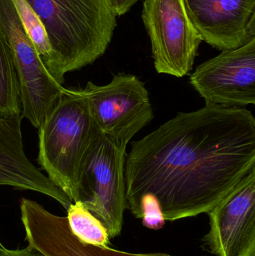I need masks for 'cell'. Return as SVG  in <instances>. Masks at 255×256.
Listing matches in <instances>:
<instances>
[{
    "label": "cell",
    "mask_w": 255,
    "mask_h": 256,
    "mask_svg": "<svg viewBox=\"0 0 255 256\" xmlns=\"http://www.w3.org/2000/svg\"><path fill=\"white\" fill-rule=\"evenodd\" d=\"M255 168V118L246 108L206 104L179 112L138 141L124 164L127 208L156 197L166 221L208 214Z\"/></svg>",
    "instance_id": "cell-1"
},
{
    "label": "cell",
    "mask_w": 255,
    "mask_h": 256,
    "mask_svg": "<svg viewBox=\"0 0 255 256\" xmlns=\"http://www.w3.org/2000/svg\"><path fill=\"white\" fill-rule=\"evenodd\" d=\"M46 28L53 51L55 80L104 55L117 26L109 0H25Z\"/></svg>",
    "instance_id": "cell-2"
},
{
    "label": "cell",
    "mask_w": 255,
    "mask_h": 256,
    "mask_svg": "<svg viewBox=\"0 0 255 256\" xmlns=\"http://www.w3.org/2000/svg\"><path fill=\"white\" fill-rule=\"evenodd\" d=\"M38 129L39 165L73 202L81 170L102 131L81 88H66Z\"/></svg>",
    "instance_id": "cell-3"
},
{
    "label": "cell",
    "mask_w": 255,
    "mask_h": 256,
    "mask_svg": "<svg viewBox=\"0 0 255 256\" xmlns=\"http://www.w3.org/2000/svg\"><path fill=\"white\" fill-rule=\"evenodd\" d=\"M126 149L127 146L101 132L79 176L77 202L103 224L110 238L121 234L127 209Z\"/></svg>",
    "instance_id": "cell-4"
},
{
    "label": "cell",
    "mask_w": 255,
    "mask_h": 256,
    "mask_svg": "<svg viewBox=\"0 0 255 256\" xmlns=\"http://www.w3.org/2000/svg\"><path fill=\"white\" fill-rule=\"evenodd\" d=\"M142 18L157 73L176 78L188 75L202 40L185 0H144Z\"/></svg>",
    "instance_id": "cell-5"
},
{
    "label": "cell",
    "mask_w": 255,
    "mask_h": 256,
    "mask_svg": "<svg viewBox=\"0 0 255 256\" xmlns=\"http://www.w3.org/2000/svg\"><path fill=\"white\" fill-rule=\"evenodd\" d=\"M102 132L127 146L154 118V110L145 84L130 74L114 75L107 85L88 82L81 88Z\"/></svg>",
    "instance_id": "cell-6"
},
{
    "label": "cell",
    "mask_w": 255,
    "mask_h": 256,
    "mask_svg": "<svg viewBox=\"0 0 255 256\" xmlns=\"http://www.w3.org/2000/svg\"><path fill=\"white\" fill-rule=\"evenodd\" d=\"M0 28L13 54L22 115L39 122L56 104L64 87L49 74L27 36L12 0H0Z\"/></svg>",
    "instance_id": "cell-7"
},
{
    "label": "cell",
    "mask_w": 255,
    "mask_h": 256,
    "mask_svg": "<svg viewBox=\"0 0 255 256\" xmlns=\"http://www.w3.org/2000/svg\"><path fill=\"white\" fill-rule=\"evenodd\" d=\"M190 84L206 104L245 108L255 104V38L196 68Z\"/></svg>",
    "instance_id": "cell-8"
},
{
    "label": "cell",
    "mask_w": 255,
    "mask_h": 256,
    "mask_svg": "<svg viewBox=\"0 0 255 256\" xmlns=\"http://www.w3.org/2000/svg\"><path fill=\"white\" fill-rule=\"evenodd\" d=\"M204 244L217 256H255V168L208 213Z\"/></svg>",
    "instance_id": "cell-9"
},
{
    "label": "cell",
    "mask_w": 255,
    "mask_h": 256,
    "mask_svg": "<svg viewBox=\"0 0 255 256\" xmlns=\"http://www.w3.org/2000/svg\"><path fill=\"white\" fill-rule=\"evenodd\" d=\"M190 19L206 42L220 50L255 38V0H185Z\"/></svg>",
    "instance_id": "cell-10"
},
{
    "label": "cell",
    "mask_w": 255,
    "mask_h": 256,
    "mask_svg": "<svg viewBox=\"0 0 255 256\" xmlns=\"http://www.w3.org/2000/svg\"><path fill=\"white\" fill-rule=\"evenodd\" d=\"M19 208L28 246L45 256H171L159 252L131 254L89 244L74 236L67 218L52 214L36 202L22 198Z\"/></svg>",
    "instance_id": "cell-11"
},
{
    "label": "cell",
    "mask_w": 255,
    "mask_h": 256,
    "mask_svg": "<svg viewBox=\"0 0 255 256\" xmlns=\"http://www.w3.org/2000/svg\"><path fill=\"white\" fill-rule=\"evenodd\" d=\"M22 118V116L0 117V186L40 192L68 208L73 203L70 197L43 174L25 154L21 130Z\"/></svg>",
    "instance_id": "cell-12"
},
{
    "label": "cell",
    "mask_w": 255,
    "mask_h": 256,
    "mask_svg": "<svg viewBox=\"0 0 255 256\" xmlns=\"http://www.w3.org/2000/svg\"><path fill=\"white\" fill-rule=\"evenodd\" d=\"M19 116H22V104L13 54L0 28V117Z\"/></svg>",
    "instance_id": "cell-13"
},
{
    "label": "cell",
    "mask_w": 255,
    "mask_h": 256,
    "mask_svg": "<svg viewBox=\"0 0 255 256\" xmlns=\"http://www.w3.org/2000/svg\"><path fill=\"white\" fill-rule=\"evenodd\" d=\"M12 2L22 26L35 48L43 66L55 80V58L44 26L25 0H12Z\"/></svg>",
    "instance_id": "cell-14"
},
{
    "label": "cell",
    "mask_w": 255,
    "mask_h": 256,
    "mask_svg": "<svg viewBox=\"0 0 255 256\" xmlns=\"http://www.w3.org/2000/svg\"><path fill=\"white\" fill-rule=\"evenodd\" d=\"M67 210L70 230L79 240L94 246H109L107 230L80 202L72 203Z\"/></svg>",
    "instance_id": "cell-15"
},
{
    "label": "cell",
    "mask_w": 255,
    "mask_h": 256,
    "mask_svg": "<svg viewBox=\"0 0 255 256\" xmlns=\"http://www.w3.org/2000/svg\"><path fill=\"white\" fill-rule=\"evenodd\" d=\"M139 219H142L144 226L150 230H160L166 224L160 203L151 194L144 195L139 200Z\"/></svg>",
    "instance_id": "cell-16"
},
{
    "label": "cell",
    "mask_w": 255,
    "mask_h": 256,
    "mask_svg": "<svg viewBox=\"0 0 255 256\" xmlns=\"http://www.w3.org/2000/svg\"><path fill=\"white\" fill-rule=\"evenodd\" d=\"M0 256H45L31 246L23 249L9 250L0 244Z\"/></svg>",
    "instance_id": "cell-17"
},
{
    "label": "cell",
    "mask_w": 255,
    "mask_h": 256,
    "mask_svg": "<svg viewBox=\"0 0 255 256\" xmlns=\"http://www.w3.org/2000/svg\"><path fill=\"white\" fill-rule=\"evenodd\" d=\"M112 9L117 16H121L130 12L133 6L139 0H109Z\"/></svg>",
    "instance_id": "cell-18"
},
{
    "label": "cell",
    "mask_w": 255,
    "mask_h": 256,
    "mask_svg": "<svg viewBox=\"0 0 255 256\" xmlns=\"http://www.w3.org/2000/svg\"><path fill=\"white\" fill-rule=\"evenodd\" d=\"M0 244H1V243H0Z\"/></svg>",
    "instance_id": "cell-19"
}]
</instances>
